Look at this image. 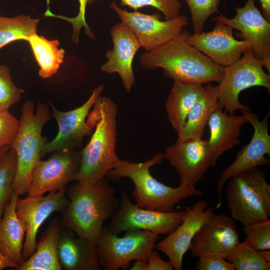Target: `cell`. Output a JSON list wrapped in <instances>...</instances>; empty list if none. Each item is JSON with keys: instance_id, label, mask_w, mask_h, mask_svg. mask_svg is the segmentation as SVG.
Masks as SVG:
<instances>
[{"instance_id": "cell-12", "label": "cell", "mask_w": 270, "mask_h": 270, "mask_svg": "<svg viewBox=\"0 0 270 270\" xmlns=\"http://www.w3.org/2000/svg\"><path fill=\"white\" fill-rule=\"evenodd\" d=\"M236 14L232 18L222 14L212 18L240 32L236 35L250 44L256 58L270 72V23L261 14L254 0H247L242 7L236 8Z\"/></svg>"}, {"instance_id": "cell-42", "label": "cell", "mask_w": 270, "mask_h": 270, "mask_svg": "<svg viewBox=\"0 0 270 270\" xmlns=\"http://www.w3.org/2000/svg\"><path fill=\"white\" fill-rule=\"evenodd\" d=\"M10 146H4L0 148V156L10 148Z\"/></svg>"}, {"instance_id": "cell-35", "label": "cell", "mask_w": 270, "mask_h": 270, "mask_svg": "<svg viewBox=\"0 0 270 270\" xmlns=\"http://www.w3.org/2000/svg\"><path fill=\"white\" fill-rule=\"evenodd\" d=\"M79 2V10L78 14L74 18H67L61 16H56L52 14L48 11L46 14L51 16L66 20L72 24L73 32L72 40L75 44L79 41L80 32L82 28L84 27L88 36L92 38H94L93 33L88 25L85 18L86 6L94 2V0H78Z\"/></svg>"}, {"instance_id": "cell-14", "label": "cell", "mask_w": 270, "mask_h": 270, "mask_svg": "<svg viewBox=\"0 0 270 270\" xmlns=\"http://www.w3.org/2000/svg\"><path fill=\"white\" fill-rule=\"evenodd\" d=\"M80 158V152L62 150L54 151L46 160H40L32 170L28 196L44 195L65 188L78 173Z\"/></svg>"}, {"instance_id": "cell-23", "label": "cell", "mask_w": 270, "mask_h": 270, "mask_svg": "<svg viewBox=\"0 0 270 270\" xmlns=\"http://www.w3.org/2000/svg\"><path fill=\"white\" fill-rule=\"evenodd\" d=\"M18 196L12 192L0 220V252L18 267L24 262L25 237L24 228L16 212Z\"/></svg>"}, {"instance_id": "cell-18", "label": "cell", "mask_w": 270, "mask_h": 270, "mask_svg": "<svg viewBox=\"0 0 270 270\" xmlns=\"http://www.w3.org/2000/svg\"><path fill=\"white\" fill-rule=\"evenodd\" d=\"M214 29L208 32L190 34L182 31L186 40L217 64L224 67L238 60L243 53L250 48L244 40H236L232 28L218 22H215Z\"/></svg>"}, {"instance_id": "cell-1", "label": "cell", "mask_w": 270, "mask_h": 270, "mask_svg": "<svg viewBox=\"0 0 270 270\" xmlns=\"http://www.w3.org/2000/svg\"><path fill=\"white\" fill-rule=\"evenodd\" d=\"M140 62L146 70H163L174 81L203 84L219 82L224 67L189 44L182 32L167 42L140 56Z\"/></svg>"}, {"instance_id": "cell-7", "label": "cell", "mask_w": 270, "mask_h": 270, "mask_svg": "<svg viewBox=\"0 0 270 270\" xmlns=\"http://www.w3.org/2000/svg\"><path fill=\"white\" fill-rule=\"evenodd\" d=\"M261 61L248 48L241 57L230 65L224 67V74L218 88V108L234 114L237 110H250L238 100L240 93L253 86L270 90V74L263 69Z\"/></svg>"}, {"instance_id": "cell-37", "label": "cell", "mask_w": 270, "mask_h": 270, "mask_svg": "<svg viewBox=\"0 0 270 270\" xmlns=\"http://www.w3.org/2000/svg\"><path fill=\"white\" fill-rule=\"evenodd\" d=\"M197 270H234L232 264L226 260L218 257H202L196 268Z\"/></svg>"}, {"instance_id": "cell-40", "label": "cell", "mask_w": 270, "mask_h": 270, "mask_svg": "<svg viewBox=\"0 0 270 270\" xmlns=\"http://www.w3.org/2000/svg\"><path fill=\"white\" fill-rule=\"evenodd\" d=\"M18 266L10 261L0 252V270L6 268H16Z\"/></svg>"}, {"instance_id": "cell-29", "label": "cell", "mask_w": 270, "mask_h": 270, "mask_svg": "<svg viewBox=\"0 0 270 270\" xmlns=\"http://www.w3.org/2000/svg\"><path fill=\"white\" fill-rule=\"evenodd\" d=\"M39 21L23 14L14 18L0 16V49L16 40L28 41L32 35L36 34Z\"/></svg>"}, {"instance_id": "cell-34", "label": "cell", "mask_w": 270, "mask_h": 270, "mask_svg": "<svg viewBox=\"0 0 270 270\" xmlns=\"http://www.w3.org/2000/svg\"><path fill=\"white\" fill-rule=\"evenodd\" d=\"M120 0L122 6H128L135 11L145 6L154 7L164 14L166 20H170L180 15L182 8V4L179 0Z\"/></svg>"}, {"instance_id": "cell-3", "label": "cell", "mask_w": 270, "mask_h": 270, "mask_svg": "<svg viewBox=\"0 0 270 270\" xmlns=\"http://www.w3.org/2000/svg\"><path fill=\"white\" fill-rule=\"evenodd\" d=\"M91 112L95 119L94 130L80 152V168L74 180L84 186H92L106 178L120 160L116 152V104L112 99L100 96Z\"/></svg>"}, {"instance_id": "cell-20", "label": "cell", "mask_w": 270, "mask_h": 270, "mask_svg": "<svg viewBox=\"0 0 270 270\" xmlns=\"http://www.w3.org/2000/svg\"><path fill=\"white\" fill-rule=\"evenodd\" d=\"M110 32L113 48L106 50L107 60L100 70L108 74H118L125 90L130 92L135 82L133 60L141 46L134 34L121 22L114 25Z\"/></svg>"}, {"instance_id": "cell-19", "label": "cell", "mask_w": 270, "mask_h": 270, "mask_svg": "<svg viewBox=\"0 0 270 270\" xmlns=\"http://www.w3.org/2000/svg\"><path fill=\"white\" fill-rule=\"evenodd\" d=\"M208 204L198 200L186 210L181 224L168 236L156 244V248L168 258L176 270H181L184 254L199 228L214 214Z\"/></svg>"}, {"instance_id": "cell-13", "label": "cell", "mask_w": 270, "mask_h": 270, "mask_svg": "<svg viewBox=\"0 0 270 270\" xmlns=\"http://www.w3.org/2000/svg\"><path fill=\"white\" fill-rule=\"evenodd\" d=\"M65 188L43 195L28 196L18 198L16 204L18 217L25 230V239L22 250L24 261L34 252L38 230L44 222L52 213L61 212L68 204Z\"/></svg>"}, {"instance_id": "cell-15", "label": "cell", "mask_w": 270, "mask_h": 270, "mask_svg": "<svg viewBox=\"0 0 270 270\" xmlns=\"http://www.w3.org/2000/svg\"><path fill=\"white\" fill-rule=\"evenodd\" d=\"M239 242L235 220L215 213L197 231L189 249L194 257H218L228 260Z\"/></svg>"}, {"instance_id": "cell-30", "label": "cell", "mask_w": 270, "mask_h": 270, "mask_svg": "<svg viewBox=\"0 0 270 270\" xmlns=\"http://www.w3.org/2000/svg\"><path fill=\"white\" fill-rule=\"evenodd\" d=\"M16 157L11 148L0 156V220L12 193Z\"/></svg>"}, {"instance_id": "cell-9", "label": "cell", "mask_w": 270, "mask_h": 270, "mask_svg": "<svg viewBox=\"0 0 270 270\" xmlns=\"http://www.w3.org/2000/svg\"><path fill=\"white\" fill-rule=\"evenodd\" d=\"M186 210L162 212L140 208L122 192L118 208L112 214L108 230L112 233L136 230H145L157 235L168 234L182 222Z\"/></svg>"}, {"instance_id": "cell-6", "label": "cell", "mask_w": 270, "mask_h": 270, "mask_svg": "<svg viewBox=\"0 0 270 270\" xmlns=\"http://www.w3.org/2000/svg\"><path fill=\"white\" fill-rule=\"evenodd\" d=\"M224 190L231 218L244 225L270 217V184L258 166L228 179Z\"/></svg>"}, {"instance_id": "cell-11", "label": "cell", "mask_w": 270, "mask_h": 270, "mask_svg": "<svg viewBox=\"0 0 270 270\" xmlns=\"http://www.w3.org/2000/svg\"><path fill=\"white\" fill-rule=\"evenodd\" d=\"M110 8L121 22L134 34L146 52L156 48L176 37L189 24L188 18L183 15L162 20L158 13L149 14L137 10L128 12L120 8L114 0Z\"/></svg>"}, {"instance_id": "cell-41", "label": "cell", "mask_w": 270, "mask_h": 270, "mask_svg": "<svg viewBox=\"0 0 270 270\" xmlns=\"http://www.w3.org/2000/svg\"><path fill=\"white\" fill-rule=\"evenodd\" d=\"M148 261L142 260H136L130 270H146Z\"/></svg>"}, {"instance_id": "cell-28", "label": "cell", "mask_w": 270, "mask_h": 270, "mask_svg": "<svg viewBox=\"0 0 270 270\" xmlns=\"http://www.w3.org/2000/svg\"><path fill=\"white\" fill-rule=\"evenodd\" d=\"M228 260L236 270H269L270 250H256L245 240L239 242Z\"/></svg>"}, {"instance_id": "cell-27", "label": "cell", "mask_w": 270, "mask_h": 270, "mask_svg": "<svg viewBox=\"0 0 270 270\" xmlns=\"http://www.w3.org/2000/svg\"><path fill=\"white\" fill-rule=\"evenodd\" d=\"M28 42L40 66L39 76L48 78L56 73L65 53L63 49L58 48V40H50L36 34L29 38Z\"/></svg>"}, {"instance_id": "cell-36", "label": "cell", "mask_w": 270, "mask_h": 270, "mask_svg": "<svg viewBox=\"0 0 270 270\" xmlns=\"http://www.w3.org/2000/svg\"><path fill=\"white\" fill-rule=\"evenodd\" d=\"M19 127L20 120L8 111L0 112V148L12 146Z\"/></svg>"}, {"instance_id": "cell-8", "label": "cell", "mask_w": 270, "mask_h": 270, "mask_svg": "<svg viewBox=\"0 0 270 270\" xmlns=\"http://www.w3.org/2000/svg\"><path fill=\"white\" fill-rule=\"evenodd\" d=\"M118 235L104 226L96 244L100 266L105 270L125 269L138 260L148 261L158 238L152 232L140 230L126 231L122 237Z\"/></svg>"}, {"instance_id": "cell-4", "label": "cell", "mask_w": 270, "mask_h": 270, "mask_svg": "<svg viewBox=\"0 0 270 270\" xmlns=\"http://www.w3.org/2000/svg\"><path fill=\"white\" fill-rule=\"evenodd\" d=\"M164 159L160 152L142 162L120 160L118 166L108 172L106 176L114 180L130 179L134 186L132 194L136 204L142 208L162 212H170L182 200L194 196H202V192L188 183L172 188L158 181L150 169Z\"/></svg>"}, {"instance_id": "cell-5", "label": "cell", "mask_w": 270, "mask_h": 270, "mask_svg": "<svg viewBox=\"0 0 270 270\" xmlns=\"http://www.w3.org/2000/svg\"><path fill=\"white\" fill-rule=\"evenodd\" d=\"M52 117L46 104L38 103L34 111V102L28 100L22 108L19 129L10 146L16 157L12 192L19 196L28 193L32 170L40 160L46 143L42 128Z\"/></svg>"}, {"instance_id": "cell-26", "label": "cell", "mask_w": 270, "mask_h": 270, "mask_svg": "<svg viewBox=\"0 0 270 270\" xmlns=\"http://www.w3.org/2000/svg\"><path fill=\"white\" fill-rule=\"evenodd\" d=\"M218 86L208 83L189 111L176 142L192 137H202L210 116L218 108Z\"/></svg>"}, {"instance_id": "cell-22", "label": "cell", "mask_w": 270, "mask_h": 270, "mask_svg": "<svg viewBox=\"0 0 270 270\" xmlns=\"http://www.w3.org/2000/svg\"><path fill=\"white\" fill-rule=\"evenodd\" d=\"M58 256L62 269L65 270H100L97 247L78 236L74 232L61 230Z\"/></svg>"}, {"instance_id": "cell-2", "label": "cell", "mask_w": 270, "mask_h": 270, "mask_svg": "<svg viewBox=\"0 0 270 270\" xmlns=\"http://www.w3.org/2000/svg\"><path fill=\"white\" fill-rule=\"evenodd\" d=\"M67 206L60 212L64 224L80 238L96 244L104 222L118 206L116 190L106 178L90 186L78 184L66 192Z\"/></svg>"}, {"instance_id": "cell-32", "label": "cell", "mask_w": 270, "mask_h": 270, "mask_svg": "<svg viewBox=\"0 0 270 270\" xmlns=\"http://www.w3.org/2000/svg\"><path fill=\"white\" fill-rule=\"evenodd\" d=\"M246 240L256 249L270 250V220H260L244 225Z\"/></svg>"}, {"instance_id": "cell-24", "label": "cell", "mask_w": 270, "mask_h": 270, "mask_svg": "<svg viewBox=\"0 0 270 270\" xmlns=\"http://www.w3.org/2000/svg\"><path fill=\"white\" fill-rule=\"evenodd\" d=\"M61 230L60 220H54L36 243L34 253L16 270H62L58 256V244Z\"/></svg>"}, {"instance_id": "cell-21", "label": "cell", "mask_w": 270, "mask_h": 270, "mask_svg": "<svg viewBox=\"0 0 270 270\" xmlns=\"http://www.w3.org/2000/svg\"><path fill=\"white\" fill-rule=\"evenodd\" d=\"M248 122L243 114L234 115L218 108L213 112L207 124L210 129L207 141L214 166L224 153L240 144L241 128Z\"/></svg>"}, {"instance_id": "cell-16", "label": "cell", "mask_w": 270, "mask_h": 270, "mask_svg": "<svg viewBox=\"0 0 270 270\" xmlns=\"http://www.w3.org/2000/svg\"><path fill=\"white\" fill-rule=\"evenodd\" d=\"M254 128V134L248 144L238 152L234 160L220 174L216 182V190L220 202L224 185L232 176L248 169L270 164L266 157L270 155V136L268 124L269 112L260 120L258 116L250 110H240Z\"/></svg>"}, {"instance_id": "cell-25", "label": "cell", "mask_w": 270, "mask_h": 270, "mask_svg": "<svg viewBox=\"0 0 270 270\" xmlns=\"http://www.w3.org/2000/svg\"><path fill=\"white\" fill-rule=\"evenodd\" d=\"M204 88L202 84L174 81L166 103V110L168 120L178 135L182 130L189 111Z\"/></svg>"}, {"instance_id": "cell-31", "label": "cell", "mask_w": 270, "mask_h": 270, "mask_svg": "<svg viewBox=\"0 0 270 270\" xmlns=\"http://www.w3.org/2000/svg\"><path fill=\"white\" fill-rule=\"evenodd\" d=\"M190 10L195 33L201 32L206 20L218 12L220 0H184Z\"/></svg>"}, {"instance_id": "cell-39", "label": "cell", "mask_w": 270, "mask_h": 270, "mask_svg": "<svg viewBox=\"0 0 270 270\" xmlns=\"http://www.w3.org/2000/svg\"><path fill=\"white\" fill-rule=\"evenodd\" d=\"M262 15L270 22V0H259Z\"/></svg>"}, {"instance_id": "cell-33", "label": "cell", "mask_w": 270, "mask_h": 270, "mask_svg": "<svg viewBox=\"0 0 270 270\" xmlns=\"http://www.w3.org/2000/svg\"><path fill=\"white\" fill-rule=\"evenodd\" d=\"M22 92L13 82L8 68L0 65V112L8 111L20 100Z\"/></svg>"}, {"instance_id": "cell-38", "label": "cell", "mask_w": 270, "mask_h": 270, "mask_svg": "<svg viewBox=\"0 0 270 270\" xmlns=\"http://www.w3.org/2000/svg\"><path fill=\"white\" fill-rule=\"evenodd\" d=\"M174 268L172 262L163 260L156 251L153 250L149 255L146 270H172Z\"/></svg>"}, {"instance_id": "cell-10", "label": "cell", "mask_w": 270, "mask_h": 270, "mask_svg": "<svg viewBox=\"0 0 270 270\" xmlns=\"http://www.w3.org/2000/svg\"><path fill=\"white\" fill-rule=\"evenodd\" d=\"M104 88L103 84L96 87L86 102L71 110L61 111L50 105L52 116L58 123V130L56 137L44 144L42 156L58 150H75L86 136L92 134L95 120L90 112Z\"/></svg>"}, {"instance_id": "cell-17", "label": "cell", "mask_w": 270, "mask_h": 270, "mask_svg": "<svg viewBox=\"0 0 270 270\" xmlns=\"http://www.w3.org/2000/svg\"><path fill=\"white\" fill-rule=\"evenodd\" d=\"M164 154L178 173L180 184L188 183L194 186L210 168L214 166L208 141L200 136L176 142L166 149Z\"/></svg>"}]
</instances>
